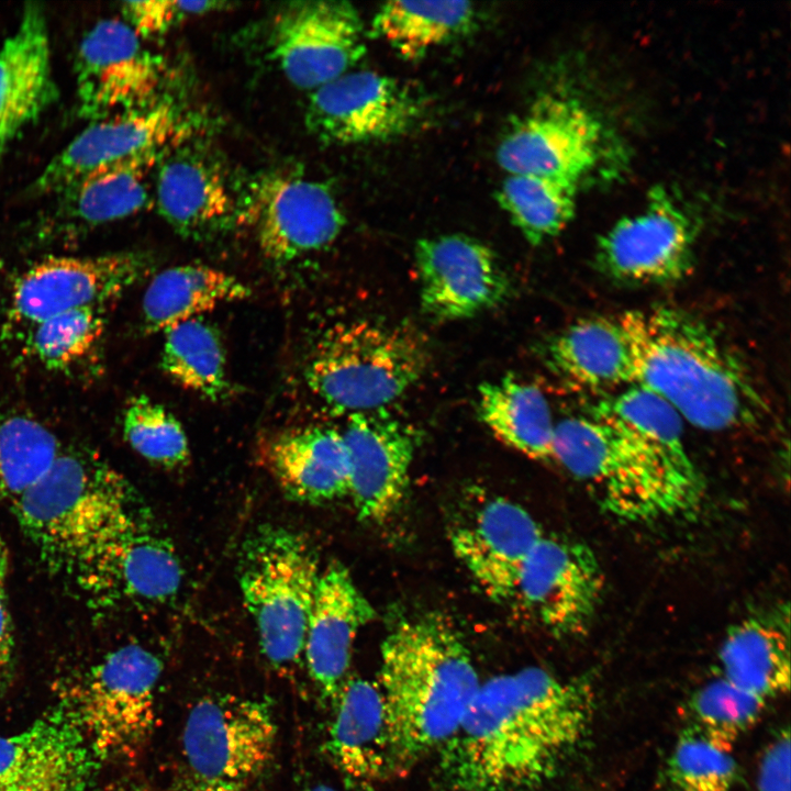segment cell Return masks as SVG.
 Returning <instances> with one entry per match:
<instances>
[{
  "label": "cell",
  "mask_w": 791,
  "mask_h": 791,
  "mask_svg": "<svg viewBox=\"0 0 791 791\" xmlns=\"http://www.w3.org/2000/svg\"><path fill=\"white\" fill-rule=\"evenodd\" d=\"M593 691L541 667L499 675L480 688L441 748L450 791H527L550 778L586 736Z\"/></svg>",
  "instance_id": "cell-1"
},
{
  "label": "cell",
  "mask_w": 791,
  "mask_h": 791,
  "mask_svg": "<svg viewBox=\"0 0 791 791\" xmlns=\"http://www.w3.org/2000/svg\"><path fill=\"white\" fill-rule=\"evenodd\" d=\"M376 683L389 771L410 768L449 740L481 684L461 636L435 613L404 617L391 627L380 647Z\"/></svg>",
  "instance_id": "cell-2"
},
{
  "label": "cell",
  "mask_w": 791,
  "mask_h": 791,
  "mask_svg": "<svg viewBox=\"0 0 791 791\" xmlns=\"http://www.w3.org/2000/svg\"><path fill=\"white\" fill-rule=\"evenodd\" d=\"M627 336L634 385L669 403L705 431L749 426L766 403L747 369L702 320L675 307L619 317Z\"/></svg>",
  "instance_id": "cell-3"
},
{
  "label": "cell",
  "mask_w": 791,
  "mask_h": 791,
  "mask_svg": "<svg viewBox=\"0 0 791 791\" xmlns=\"http://www.w3.org/2000/svg\"><path fill=\"white\" fill-rule=\"evenodd\" d=\"M553 453L604 512L623 522L688 515L703 500V478L686 449L606 417L570 416L555 423Z\"/></svg>",
  "instance_id": "cell-4"
},
{
  "label": "cell",
  "mask_w": 791,
  "mask_h": 791,
  "mask_svg": "<svg viewBox=\"0 0 791 791\" xmlns=\"http://www.w3.org/2000/svg\"><path fill=\"white\" fill-rule=\"evenodd\" d=\"M11 505L44 562L69 573L153 519L123 475L78 449L63 448L49 471Z\"/></svg>",
  "instance_id": "cell-5"
},
{
  "label": "cell",
  "mask_w": 791,
  "mask_h": 791,
  "mask_svg": "<svg viewBox=\"0 0 791 791\" xmlns=\"http://www.w3.org/2000/svg\"><path fill=\"white\" fill-rule=\"evenodd\" d=\"M322 569L299 532L264 524L238 554V586L266 659L290 669L303 658L309 614Z\"/></svg>",
  "instance_id": "cell-6"
},
{
  "label": "cell",
  "mask_w": 791,
  "mask_h": 791,
  "mask_svg": "<svg viewBox=\"0 0 791 791\" xmlns=\"http://www.w3.org/2000/svg\"><path fill=\"white\" fill-rule=\"evenodd\" d=\"M428 353L405 327L357 321L336 325L316 344L304 378L330 406L350 413L383 409L424 375Z\"/></svg>",
  "instance_id": "cell-7"
},
{
  "label": "cell",
  "mask_w": 791,
  "mask_h": 791,
  "mask_svg": "<svg viewBox=\"0 0 791 791\" xmlns=\"http://www.w3.org/2000/svg\"><path fill=\"white\" fill-rule=\"evenodd\" d=\"M497 161L509 175H533L577 188L623 167V147L603 119L582 100L546 94L502 137Z\"/></svg>",
  "instance_id": "cell-8"
},
{
  "label": "cell",
  "mask_w": 791,
  "mask_h": 791,
  "mask_svg": "<svg viewBox=\"0 0 791 791\" xmlns=\"http://www.w3.org/2000/svg\"><path fill=\"white\" fill-rule=\"evenodd\" d=\"M163 664L140 644L121 646L70 682L62 704L101 761L131 759L156 722V689Z\"/></svg>",
  "instance_id": "cell-9"
},
{
  "label": "cell",
  "mask_w": 791,
  "mask_h": 791,
  "mask_svg": "<svg viewBox=\"0 0 791 791\" xmlns=\"http://www.w3.org/2000/svg\"><path fill=\"white\" fill-rule=\"evenodd\" d=\"M701 224L676 191L654 186L642 210L617 220L595 243L593 264L610 281L665 286L693 268Z\"/></svg>",
  "instance_id": "cell-10"
},
{
  "label": "cell",
  "mask_w": 791,
  "mask_h": 791,
  "mask_svg": "<svg viewBox=\"0 0 791 791\" xmlns=\"http://www.w3.org/2000/svg\"><path fill=\"white\" fill-rule=\"evenodd\" d=\"M604 575L586 544L543 536L517 579L512 606L555 637L584 634L601 603Z\"/></svg>",
  "instance_id": "cell-11"
},
{
  "label": "cell",
  "mask_w": 791,
  "mask_h": 791,
  "mask_svg": "<svg viewBox=\"0 0 791 791\" xmlns=\"http://www.w3.org/2000/svg\"><path fill=\"white\" fill-rule=\"evenodd\" d=\"M276 734L265 702L234 694L207 695L187 716L182 750L201 782L239 786L268 765Z\"/></svg>",
  "instance_id": "cell-12"
},
{
  "label": "cell",
  "mask_w": 791,
  "mask_h": 791,
  "mask_svg": "<svg viewBox=\"0 0 791 791\" xmlns=\"http://www.w3.org/2000/svg\"><path fill=\"white\" fill-rule=\"evenodd\" d=\"M267 45L283 76L312 91L350 71L366 52L358 11L336 0L285 5L272 19Z\"/></svg>",
  "instance_id": "cell-13"
},
{
  "label": "cell",
  "mask_w": 791,
  "mask_h": 791,
  "mask_svg": "<svg viewBox=\"0 0 791 791\" xmlns=\"http://www.w3.org/2000/svg\"><path fill=\"white\" fill-rule=\"evenodd\" d=\"M151 266L149 257L140 252L42 259L14 283L7 332L22 326L30 328L75 309L104 308L143 279Z\"/></svg>",
  "instance_id": "cell-14"
},
{
  "label": "cell",
  "mask_w": 791,
  "mask_h": 791,
  "mask_svg": "<svg viewBox=\"0 0 791 791\" xmlns=\"http://www.w3.org/2000/svg\"><path fill=\"white\" fill-rule=\"evenodd\" d=\"M424 109L422 97L406 82L359 70L313 90L305 114L319 140L346 145L403 136L421 122Z\"/></svg>",
  "instance_id": "cell-15"
},
{
  "label": "cell",
  "mask_w": 791,
  "mask_h": 791,
  "mask_svg": "<svg viewBox=\"0 0 791 791\" xmlns=\"http://www.w3.org/2000/svg\"><path fill=\"white\" fill-rule=\"evenodd\" d=\"M75 78L78 114L94 122L156 102L161 68L124 21L105 19L82 37Z\"/></svg>",
  "instance_id": "cell-16"
},
{
  "label": "cell",
  "mask_w": 791,
  "mask_h": 791,
  "mask_svg": "<svg viewBox=\"0 0 791 791\" xmlns=\"http://www.w3.org/2000/svg\"><path fill=\"white\" fill-rule=\"evenodd\" d=\"M245 220L254 226L264 255L287 264L330 246L345 216L324 183L290 174H269L248 196Z\"/></svg>",
  "instance_id": "cell-17"
},
{
  "label": "cell",
  "mask_w": 791,
  "mask_h": 791,
  "mask_svg": "<svg viewBox=\"0 0 791 791\" xmlns=\"http://www.w3.org/2000/svg\"><path fill=\"white\" fill-rule=\"evenodd\" d=\"M423 311L437 321L476 316L503 303L511 282L497 254L465 234L421 238L414 248Z\"/></svg>",
  "instance_id": "cell-18"
},
{
  "label": "cell",
  "mask_w": 791,
  "mask_h": 791,
  "mask_svg": "<svg viewBox=\"0 0 791 791\" xmlns=\"http://www.w3.org/2000/svg\"><path fill=\"white\" fill-rule=\"evenodd\" d=\"M100 765L62 703L25 728L0 735V791H88Z\"/></svg>",
  "instance_id": "cell-19"
},
{
  "label": "cell",
  "mask_w": 791,
  "mask_h": 791,
  "mask_svg": "<svg viewBox=\"0 0 791 791\" xmlns=\"http://www.w3.org/2000/svg\"><path fill=\"white\" fill-rule=\"evenodd\" d=\"M181 129L172 102L153 104L90 122L40 172L31 186L35 196H54L81 177L132 158L159 154Z\"/></svg>",
  "instance_id": "cell-20"
},
{
  "label": "cell",
  "mask_w": 791,
  "mask_h": 791,
  "mask_svg": "<svg viewBox=\"0 0 791 791\" xmlns=\"http://www.w3.org/2000/svg\"><path fill=\"white\" fill-rule=\"evenodd\" d=\"M349 456V487L357 516L382 522L406 493L416 449L415 432L386 409L350 413L342 431Z\"/></svg>",
  "instance_id": "cell-21"
},
{
  "label": "cell",
  "mask_w": 791,
  "mask_h": 791,
  "mask_svg": "<svg viewBox=\"0 0 791 791\" xmlns=\"http://www.w3.org/2000/svg\"><path fill=\"white\" fill-rule=\"evenodd\" d=\"M543 536L539 524L523 506L493 497L454 527L450 544L483 594L493 602L511 604L521 570Z\"/></svg>",
  "instance_id": "cell-22"
},
{
  "label": "cell",
  "mask_w": 791,
  "mask_h": 791,
  "mask_svg": "<svg viewBox=\"0 0 791 791\" xmlns=\"http://www.w3.org/2000/svg\"><path fill=\"white\" fill-rule=\"evenodd\" d=\"M73 575L87 593L104 604L125 600L168 603L183 579L176 549L154 519L103 547Z\"/></svg>",
  "instance_id": "cell-23"
},
{
  "label": "cell",
  "mask_w": 791,
  "mask_h": 791,
  "mask_svg": "<svg viewBox=\"0 0 791 791\" xmlns=\"http://www.w3.org/2000/svg\"><path fill=\"white\" fill-rule=\"evenodd\" d=\"M376 611L338 561L322 569L309 614L303 658L321 698L332 703L349 677L357 634Z\"/></svg>",
  "instance_id": "cell-24"
},
{
  "label": "cell",
  "mask_w": 791,
  "mask_h": 791,
  "mask_svg": "<svg viewBox=\"0 0 791 791\" xmlns=\"http://www.w3.org/2000/svg\"><path fill=\"white\" fill-rule=\"evenodd\" d=\"M44 9L27 3L0 46V160L18 134L57 99Z\"/></svg>",
  "instance_id": "cell-25"
},
{
  "label": "cell",
  "mask_w": 791,
  "mask_h": 791,
  "mask_svg": "<svg viewBox=\"0 0 791 791\" xmlns=\"http://www.w3.org/2000/svg\"><path fill=\"white\" fill-rule=\"evenodd\" d=\"M159 154L132 158L90 172L54 194L40 220L41 239L73 238L90 229L141 211L148 199V175Z\"/></svg>",
  "instance_id": "cell-26"
},
{
  "label": "cell",
  "mask_w": 791,
  "mask_h": 791,
  "mask_svg": "<svg viewBox=\"0 0 791 791\" xmlns=\"http://www.w3.org/2000/svg\"><path fill=\"white\" fill-rule=\"evenodd\" d=\"M265 464L291 500L321 504L348 495L349 456L342 432L308 426L276 435Z\"/></svg>",
  "instance_id": "cell-27"
},
{
  "label": "cell",
  "mask_w": 791,
  "mask_h": 791,
  "mask_svg": "<svg viewBox=\"0 0 791 791\" xmlns=\"http://www.w3.org/2000/svg\"><path fill=\"white\" fill-rule=\"evenodd\" d=\"M155 198L159 214L185 237L215 234L231 223L236 212L219 167L189 149L179 151L160 164Z\"/></svg>",
  "instance_id": "cell-28"
},
{
  "label": "cell",
  "mask_w": 791,
  "mask_h": 791,
  "mask_svg": "<svg viewBox=\"0 0 791 791\" xmlns=\"http://www.w3.org/2000/svg\"><path fill=\"white\" fill-rule=\"evenodd\" d=\"M332 704L326 754L349 782L370 788L389 771L388 732L378 686L350 677Z\"/></svg>",
  "instance_id": "cell-29"
},
{
  "label": "cell",
  "mask_w": 791,
  "mask_h": 791,
  "mask_svg": "<svg viewBox=\"0 0 791 791\" xmlns=\"http://www.w3.org/2000/svg\"><path fill=\"white\" fill-rule=\"evenodd\" d=\"M721 677L767 701L790 688L789 606L732 625L718 651Z\"/></svg>",
  "instance_id": "cell-30"
},
{
  "label": "cell",
  "mask_w": 791,
  "mask_h": 791,
  "mask_svg": "<svg viewBox=\"0 0 791 791\" xmlns=\"http://www.w3.org/2000/svg\"><path fill=\"white\" fill-rule=\"evenodd\" d=\"M555 372L589 390L634 385L631 346L619 320L580 319L554 335L545 347Z\"/></svg>",
  "instance_id": "cell-31"
},
{
  "label": "cell",
  "mask_w": 791,
  "mask_h": 791,
  "mask_svg": "<svg viewBox=\"0 0 791 791\" xmlns=\"http://www.w3.org/2000/svg\"><path fill=\"white\" fill-rule=\"evenodd\" d=\"M250 296L237 277L205 265H179L161 270L146 288L142 302V326L153 334L194 317L213 308Z\"/></svg>",
  "instance_id": "cell-32"
},
{
  "label": "cell",
  "mask_w": 791,
  "mask_h": 791,
  "mask_svg": "<svg viewBox=\"0 0 791 791\" xmlns=\"http://www.w3.org/2000/svg\"><path fill=\"white\" fill-rule=\"evenodd\" d=\"M480 420L506 446L539 461L554 460L555 422L541 389L511 375L479 386Z\"/></svg>",
  "instance_id": "cell-33"
},
{
  "label": "cell",
  "mask_w": 791,
  "mask_h": 791,
  "mask_svg": "<svg viewBox=\"0 0 791 791\" xmlns=\"http://www.w3.org/2000/svg\"><path fill=\"white\" fill-rule=\"evenodd\" d=\"M478 11L468 1H389L375 14L371 34L401 58L419 60L475 31Z\"/></svg>",
  "instance_id": "cell-34"
},
{
  "label": "cell",
  "mask_w": 791,
  "mask_h": 791,
  "mask_svg": "<svg viewBox=\"0 0 791 791\" xmlns=\"http://www.w3.org/2000/svg\"><path fill=\"white\" fill-rule=\"evenodd\" d=\"M161 368L178 385L209 400L227 394L225 350L218 331L202 317L185 321L166 332Z\"/></svg>",
  "instance_id": "cell-35"
},
{
  "label": "cell",
  "mask_w": 791,
  "mask_h": 791,
  "mask_svg": "<svg viewBox=\"0 0 791 791\" xmlns=\"http://www.w3.org/2000/svg\"><path fill=\"white\" fill-rule=\"evenodd\" d=\"M577 189L557 179L508 175L495 200L524 238L536 246L557 236L571 222Z\"/></svg>",
  "instance_id": "cell-36"
},
{
  "label": "cell",
  "mask_w": 791,
  "mask_h": 791,
  "mask_svg": "<svg viewBox=\"0 0 791 791\" xmlns=\"http://www.w3.org/2000/svg\"><path fill=\"white\" fill-rule=\"evenodd\" d=\"M62 450L40 421L0 410V498L14 503L49 471Z\"/></svg>",
  "instance_id": "cell-37"
},
{
  "label": "cell",
  "mask_w": 791,
  "mask_h": 791,
  "mask_svg": "<svg viewBox=\"0 0 791 791\" xmlns=\"http://www.w3.org/2000/svg\"><path fill=\"white\" fill-rule=\"evenodd\" d=\"M766 700L720 677L699 688L686 705L688 726L714 746L731 753L735 742L750 729Z\"/></svg>",
  "instance_id": "cell-38"
},
{
  "label": "cell",
  "mask_w": 791,
  "mask_h": 791,
  "mask_svg": "<svg viewBox=\"0 0 791 791\" xmlns=\"http://www.w3.org/2000/svg\"><path fill=\"white\" fill-rule=\"evenodd\" d=\"M29 352L46 368L66 370L83 359L104 331L103 311L87 307L63 312L29 328Z\"/></svg>",
  "instance_id": "cell-39"
},
{
  "label": "cell",
  "mask_w": 791,
  "mask_h": 791,
  "mask_svg": "<svg viewBox=\"0 0 791 791\" xmlns=\"http://www.w3.org/2000/svg\"><path fill=\"white\" fill-rule=\"evenodd\" d=\"M123 433L138 455L159 467L175 469L190 458L188 437L180 422L144 394L133 397L127 403Z\"/></svg>",
  "instance_id": "cell-40"
},
{
  "label": "cell",
  "mask_w": 791,
  "mask_h": 791,
  "mask_svg": "<svg viewBox=\"0 0 791 791\" xmlns=\"http://www.w3.org/2000/svg\"><path fill=\"white\" fill-rule=\"evenodd\" d=\"M677 791H733L738 783V767L725 751L694 728L680 733L666 770Z\"/></svg>",
  "instance_id": "cell-41"
},
{
  "label": "cell",
  "mask_w": 791,
  "mask_h": 791,
  "mask_svg": "<svg viewBox=\"0 0 791 791\" xmlns=\"http://www.w3.org/2000/svg\"><path fill=\"white\" fill-rule=\"evenodd\" d=\"M124 22L141 37L165 34L180 18L176 1H125L121 4Z\"/></svg>",
  "instance_id": "cell-42"
},
{
  "label": "cell",
  "mask_w": 791,
  "mask_h": 791,
  "mask_svg": "<svg viewBox=\"0 0 791 791\" xmlns=\"http://www.w3.org/2000/svg\"><path fill=\"white\" fill-rule=\"evenodd\" d=\"M759 791H790V735L782 729L768 745L758 771Z\"/></svg>",
  "instance_id": "cell-43"
},
{
  "label": "cell",
  "mask_w": 791,
  "mask_h": 791,
  "mask_svg": "<svg viewBox=\"0 0 791 791\" xmlns=\"http://www.w3.org/2000/svg\"><path fill=\"white\" fill-rule=\"evenodd\" d=\"M8 550L0 541V692L5 686L13 651L12 623L8 608Z\"/></svg>",
  "instance_id": "cell-44"
},
{
  "label": "cell",
  "mask_w": 791,
  "mask_h": 791,
  "mask_svg": "<svg viewBox=\"0 0 791 791\" xmlns=\"http://www.w3.org/2000/svg\"><path fill=\"white\" fill-rule=\"evenodd\" d=\"M176 7L179 14L182 16L202 14L216 10L221 7V3L214 1H176Z\"/></svg>",
  "instance_id": "cell-45"
},
{
  "label": "cell",
  "mask_w": 791,
  "mask_h": 791,
  "mask_svg": "<svg viewBox=\"0 0 791 791\" xmlns=\"http://www.w3.org/2000/svg\"><path fill=\"white\" fill-rule=\"evenodd\" d=\"M92 791H159L152 787L134 783H115Z\"/></svg>",
  "instance_id": "cell-46"
},
{
  "label": "cell",
  "mask_w": 791,
  "mask_h": 791,
  "mask_svg": "<svg viewBox=\"0 0 791 791\" xmlns=\"http://www.w3.org/2000/svg\"><path fill=\"white\" fill-rule=\"evenodd\" d=\"M193 791H242V789L231 783L201 782Z\"/></svg>",
  "instance_id": "cell-47"
},
{
  "label": "cell",
  "mask_w": 791,
  "mask_h": 791,
  "mask_svg": "<svg viewBox=\"0 0 791 791\" xmlns=\"http://www.w3.org/2000/svg\"><path fill=\"white\" fill-rule=\"evenodd\" d=\"M304 791H338V790L327 783L319 782V783H314V784L310 786Z\"/></svg>",
  "instance_id": "cell-48"
}]
</instances>
